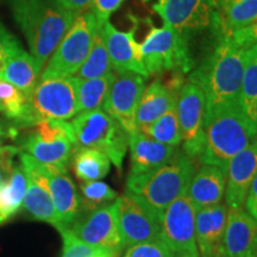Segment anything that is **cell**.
<instances>
[{
    "mask_svg": "<svg viewBox=\"0 0 257 257\" xmlns=\"http://www.w3.org/2000/svg\"><path fill=\"white\" fill-rule=\"evenodd\" d=\"M117 257H118V256H117Z\"/></svg>",
    "mask_w": 257,
    "mask_h": 257,
    "instance_id": "obj_50",
    "label": "cell"
},
{
    "mask_svg": "<svg viewBox=\"0 0 257 257\" xmlns=\"http://www.w3.org/2000/svg\"><path fill=\"white\" fill-rule=\"evenodd\" d=\"M0 224H2V220H0Z\"/></svg>",
    "mask_w": 257,
    "mask_h": 257,
    "instance_id": "obj_47",
    "label": "cell"
},
{
    "mask_svg": "<svg viewBox=\"0 0 257 257\" xmlns=\"http://www.w3.org/2000/svg\"><path fill=\"white\" fill-rule=\"evenodd\" d=\"M28 128L21 138V148L38 162L67 169L72 159L76 140L73 127L67 120L43 119Z\"/></svg>",
    "mask_w": 257,
    "mask_h": 257,
    "instance_id": "obj_8",
    "label": "cell"
},
{
    "mask_svg": "<svg viewBox=\"0 0 257 257\" xmlns=\"http://www.w3.org/2000/svg\"><path fill=\"white\" fill-rule=\"evenodd\" d=\"M11 4L31 55L44 68L78 14L63 9L54 0H17Z\"/></svg>",
    "mask_w": 257,
    "mask_h": 257,
    "instance_id": "obj_2",
    "label": "cell"
},
{
    "mask_svg": "<svg viewBox=\"0 0 257 257\" xmlns=\"http://www.w3.org/2000/svg\"><path fill=\"white\" fill-rule=\"evenodd\" d=\"M226 204L219 202L195 212V242L200 257H218L227 220Z\"/></svg>",
    "mask_w": 257,
    "mask_h": 257,
    "instance_id": "obj_21",
    "label": "cell"
},
{
    "mask_svg": "<svg viewBox=\"0 0 257 257\" xmlns=\"http://www.w3.org/2000/svg\"><path fill=\"white\" fill-rule=\"evenodd\" d=\"M100 29L92 11L78 15L72 27L51 54L41 74V80L74 76L92 48L96 31Z\"/></svg>",
    "mask_w": 257,
    "mask_h": 257,
    "instance_id": "obj_7",
    "label": "cell"
},
{
    "mask_svg": "<svg viewBox=\"0 0 257 257\" xmlns=\"http://www.w3.org/2000/svg\"><path fill=\"white\" fill-rule=\"evenodd\" d=\"M153 10L163 23L178 31H197L213 24L210 0H157Z\"/></svg>",
    "mask_w": 257,
    "mask_h": 257,
    "instance_id": "obj_17",
    "label": "cell"
},
{
    "mask_svg": "<svg viewBox=\"0 0 257 257\" xmlns=\"http://www.w3.org/2000/svg\"><path fill=\"white\" fill-rule=\"evenodd\" d=\"M119 202V229L124 248L161 239V223L133 195L124 193Z\"/></svg>",
    "mask_w": 257,
    "mask_h": 257,
    "instance_id": "obj_15",
    "label": "cell"
},
{
    "mask_svg": "<svg viewBox=\"0 0 257 257\" xmlns=\"http://www.w3.org/2000/svg\"><path fill=\"white\" fill-rule=\"evenodd\" d=\"M195 210L188 194L175 199L161 218V239L180 255L199 253L195 242Z\"/></svg>",
    "mask_w": 257,
    "mask_h": 257,
    "instance_id": "obj_13",
    "label": "cell"
},
{
    "mask_svg": "<svg viewBox=\"0 0 257 257\" xmlns=\"http://www.w3.org/2000/svg\"><path fill=\"white\" fill-rule=\"evenodd\" d=\"M239 105L250 120L256 124L257 106V44L245 50V62L242 87L239 94Z\"/></svg>",
    "mask_w": 257,
    "mask_h": 257,
    "instance_id": "obj_29",
    "label": "cell"
},
{
    "mask_svg": "<svg viewBox=\"0 0 257 257\" xmlns=\"http://www.w3.org/2000/svg\"><path fill=\"white\" fill-rule=\"evenodd\" d=\"M27 193V172L22 165H16L11 175L0 184V220L14 217L23 206Z\"/></svg>",
    "mask_w": 257,
    "mask_h": 257,
    "instance_id": "obj_28",
    "label": "cell"
},
{
    "mask_svg": "<svg viewBox=\"0 0 257 257\" xmlns=\"http://www.w3.org/2000/svg\"><path fill=\"white\" fill-rule=\"evenodd\" d=\"M54 2L63 9L80 15L92 8L93 0H54Z\"/></svg>",
    "mask_w": 257,
    "mask_h": 257,
    "instance_id": "obj_42",
    "label": "cell"
},
{
    "mask_svg": "<svg viewBox=\"0 0 257 257\" xmlns=\"http://www.w3.org/2000/svg\"><path fill=\"white\" fill-rule=\"evenodd\" d=\"M25 172H27V193L23 201L25 212L32 219L53 225L59 231L61 224L46 180L32 170L25 169Z\"/></svg>",
    "mask_w": 257,
    "mask_h": 257,
    "instance_id": "obj_24",
    "label": "cell"
},
{
    "mask_svg": "<svg viewBox=\"0 0 257 257\" xmlns=\"http://www.w3.org/2000/svg\"><path fill=\"white\" fill-rule=\"evenodd\" d=\"M21 154V149L14 146H0V184L6 181L14 169L16 155Z\"/></svg>",
    "mask_w": 257,
    "mask_h": 257,
    "instance_id": "obj_40",
    "label": "cell"
},
{
    "mask_svg": "<svg viewBox=\"0 0 257 257\" xmlns=\"http://www.w3.org/2000/svg\"><path fill=\"white\" fill-rule=\"evenodd\" d=\"M256 173L257 141L230 160L225 188V204L227 208H243L246 193Z\"/></svg>",
    "mask_w": 257,
    "mask_h": 257,
    "instance_id": "obj_19",
    "label": "cell"
},
{
    "mask_svg": "<svg viewBox=\"0 0 257 257\" xmlns=\"http://www.w3.org/2000/svg\"><path fill=\"white\" fill-rule=\"evenodd\" d=\"M72 168L80 181H98L110 173L111 161L98 150L76 147L72 155Z\"/></svg>",
    "mask_w": 257,
    "mask_h": 257,
    "instance_id": "obj_27",
    "label": "cell"
},
{
    "mask_svg": "<svg viewBox=\"0 0 257 257\" xmlns=\"http://www.w3.org/2000/svg\"><path fill=\"white\" fill-rule=\"evenodd\" d=\"M244 206H245L246 213L257 221V173L252 180L251 185H250L248 193H246Z\"/></svg>",
    "mask_w": 257,
    "mask_h": 257,
    "instance_id": "obj_41",
    "label": "cell"
},
{
    "mask_svg": "<svg viewBox=\"0 0 257 257\" xmlns=\"http://www.w3.org/2000/svg\"><path fill=\"white\" fill-rule=\"evenodd\" d=\"M76 147L98 150L110 159L118 172L128 149V135L114 118L102 108L80 112L70 121Z\"/></svg>",
    "mask_w": 257,
    "mask_h": 257,
    "instance_id": "obj_6",
    "label": "cell"
},
{
    "mask_svg": "<svg viewBox=\"0 0 257 257\" xmlns=\"http://www.w3.org/2000/svg\"><path fill=\"white\" fill-rule=\"evenodd\" d=\"M138 131L157 141V142L178 148L182 143V138L181 133H180L176 104L173 105L159 119L150 125L141 127Z\"/></svg>",
    "mask_w": 257,
    "mask_h": 257,
    "instance_id": "obj_32",
    "label": "cell"
},
{
    "mask_svg": "<svg viewBox=\"0 0 257 257\" xmlns=\"http://www.w3.org/2000/svg\"><path fill=\"white\" fill-rule=\"evenodd\" d=\"M178 92H174V89L162 83L160 80H155L146 87L136 111L138 130L154 123L173 105H175Z\"/></svg>",
    "mask_w": 257,
    "mask_h": 257,
    "instance_id": "obj_25",
    "label": "cell"
},
{
    "mask_svg": "<svg viewBox=\"0 0 257 257\" xmlns=\"http://www.w3.org/2000/svg\"><path fill=\"white\" fill-rule=\"evenodd\" d=\"M115 78L112 72L101 78L81 80L78 79V100L80 112L102 108L108 89Z\"/></svg>",
    "mask_w": 257,
    "mask_h": 257,
    "instance_id": "obj_30",
    "label": "cell"
},
{
    "mask_svg": "<svg viewBox=\"0 0 257 257\" xmlns=\"http://www.w3.org/2000/svg\"><path fill=\"white\" fill-rule=\"evenodd\" d=\"M21 165L46 180L61 224L59 231L70 227L81 211V195L73 180L69 178L67 169L38 162L24 153H21Z\"/></svg>",
    "mask_w": 257,
    "mask_h": 257,
    "instance_id": "obj_10",
    "label": "cell"
},
{
    "mask_svg": "<svg viewBox=\"0 0 257 257\" xmlns=\"http://www.w3.org/2000/svg\"><path fill=\"white\" fill-rule=\"evenodd\" d=\"M219 257H257V221L243 208L227 210Z\"/></svg>",
    "mask_w": 257,
    "mask_h": 257,
    "instance_id": "obj_18",
    "label": "cell"
},
{
    "mask_svg": "<svg viewBox=\"0 0 257 257\" xmlns=\"http://www.w3.org/2000/svg\"><path fill=\"white\" fill-rule=\"evenodd\" d=\"M78 113V78L44 79L28 98L24 115L16 123L19 127H29L43 119H72Z\"/></svg>",
    "mask_w": 257,
    "mask_h": 257,
    "instance_id": "obj_5",
    "label": "cell"
},
{
    "mask_svg": "<svg viewBox=\"0 0 257 257\" xmlns=\"http://www.w3.org/2000/svg\"><path fill=\"white\" fill-rule=\"evenodd\" d=\"M176 257H200V256H199V253H193V255H180Z\"/></svg>",
    "mask_w": 257,
    "mask_h": 257,
    "instance_id": "obj_44",
    "label": "cell"
},
{
    "mask_svg": "<svg viewBox=\"0 0 257 257\" xmlns=\"http://www.w3.org/2000/svg\"><path fill=\"white\" fill-rule=\"evenodd\" d=\"M256 127H257V106H256Z\"/></svg>",
    "mask_w": 257,
    "mask_h": 257,
    "instance_id": "obj_45",
    "label": "cell"
},
{
    "mask_svg": "<svg viewBox=\"0 0 257 257\" xmlns=\"http://www.w3.org/2000/svg\"><path fill=\"white\" fill-rule=\"evenodd\" d=\"M218 257H219V256H218Z\"/></svg>",
    "mask_w": 257,
    "mask_h": 257,
    "instance_id": "obj_49",
    "label": "cell"
},
{
    "mask_svg": "<svg viewBox=\"0 0 257 257\" xmlns=\"http://www.w3.org/2000/svg\"><path fill=\"white\" fill-rule=\"evenodd\" d=\"M226 188V170L217 166L204 165L193 175L187 194L195 210L221 202Z\"/></svg>",
    "mask_w": 257,
    "mask_h": 257,
    "instance_id": "obj_22",
    "label": "cell"
},
{
    "mask_svg": "<svg viewBox=\"0 0 257 257\" xmlns=\"http://www.w3.org/2000/svg\"><path fill=\"white\" fill-rule=\"evenodd\" d=\"M146 78L137 73L125 72L115 75L102 110L119 123L127 135L138 131L136 111L146 89Z\"/></svg>",
    "mask_w": 257,
    "mask_h": 257,
    "instance_id": "obj_14",
    "label": "cell"
},
{
    "mask_svg": "<svg viewBox=\"0 0 257 257\" xmlns=\"http://www.w3.org/2000/svg\"><path fill=\"white\" fill-rule=\"evenodd\" d=\"M119 253L120 252H118V251H107V252L102 253V255H99L96 257H117V256H119Z\"/></svg>",
    "mask_w": 257,
    "mask_h": 257,
    "instance_id": "obj_43",
    "label": "cell"
},
{
    "mask_svg": "<svg viewBox=\"0 0 257 257\" xmlns=\"http://www.w3.org/2000/svg\"><path fill=\"white\" fill-rule=\"evenodd\" d=\"M123 3L124 0H93L91 9L100 27L105 22L110 21L111 15L117 11Z\"/></svg>",
    "mask_w": 257,
    "mask_h": 257,
    "instance_id": "obj_39",
    "label": "cell"
},
{
    "mask_svg": "<svg viewBox=\"0 0 257 257\" xmlns=\"http://www.w3.org/2000/svg\"><path fill=\"white\" fill-rule=\"evenodd\" d=\"M236 46L246 50L257 44V19L248 27L232 32L229 36Z\"/></svg>",
    "mask_w": 257,
    "mask_h": 257,
    "instance_id": "obj_38",
    "label": "cell"
},
{
    "mask_svg": "<svg viewBox=\"0 0 257 257\" xmlns=\"http://www.w3.org/2000/svg\"><path fill=\"white\" fill-rule=\"evenodd\" d=\"M21 43L4 25L0 23V78L11 56L21 48Z\"/></svg>",
    "mask_w": 257,
    "mask_h": 257,
    "instance_id": "obj_37",
    "label": "cell"
},
{
    "mask_svg": "<svg viewBox=\"0 0 257 257\" xmlns=\"http://www.w3.org/2000/svg\"><path fill=\"white\" fill-rule=\"evenodd\" d=\"M245 50L230 37H221L207 62L193 73L191 81L205 94V119L229 106L239 104Z\"/></svg>",
    "mask_w": 257,
    "mask_h": 257,
    "instance_id": "obj_1",
    "label": "cell"
},
{
    "mask_svg": "<svg viewBox=\"0 0 257 257\" xmlns=\"http://www.w3.org/2000/svg\"><path fill=\"white\" fill-rule=\"evenodd\" d=\"M195 162L184 153H178L170 162L154 172L142 175H127L126 192L160 220L163 212L180 195L188 191Z\"/></svg>",
    "mask_w": 257,
    "mask_h": 257,
    "instance_id": "obj_3",
    "label": "cell"
},
{
    "mask_svg": "<svg viewBox=\"0 0 257 257\" xmlns=\"http://www.w3.org/2000/svg\"><path fill=\"white\" fill-rule=\"evenodd\" d=\"M130 149V173L142 175L161 168L170 162L178 154V148L157 142L141 131L128 135Z\"/></svg>",
    "mask_w": 257,
    "mask_h": 257,
    "instance_id": "obj_20",
    "label": "cell"
},
{
    "mask_svg": "<svg viewBox=\"0 0 257 257\" xmlns=\"http://www.w3.org/2000/svg\"><path fill=\"white\" fill-rule=\"evenodd\" d=\"M255 141L256 124L239 104L229 106L205 119L204 147L198 160L227 170L230 160Z\"/></svg>",
    "mask_w": 257,
    "mask_h": 257,
    "instance_id": "obj_4",
    "label": "cell"
},
{
    "mask_svg": "<svg viewBox=\"0 0 257 257\" xmlns=\"http://www.w3.org/2000/svg\"><path fill=\"white\" fill-rule=\"evenodd\" d=\"M108 57H110L112 69L117 74L133 72L148 78L149 73L144 66L141 57L140 43L135 38L137 24L135 23L128 31H120L111 24L110 21L105 22L100 27Z\"/></svg>",
    "mask_w": 257,
    "mask_h": 257,
    "instance_id": "obj_16",
    "label": "cell"
},
{
    "mask_svg": "<svg viewBox=\"0 0 257 257\" xmlns=\"http://www.w3.org/2000/svg\"><path fill=\"white\" fill-rule=\"evenodd\" d=\"M81 211L89 212L100 208L105 205L111 204L118 198L117 192L112 189L110 186L101 181H81Z\"/></svg>",
    "mask_w": 257,
    "mask_h": 257,
    "instance_id": "obj_33",
    "label": "cell"
},
{
    "mask_svg": "<svg viewBox=\"0 0 257 257\" xmlns=\"http://www.w3.org/2000/svg\"><path fill=\"white\" fill-rule=\"evenodd\" d=\"M205 94L198 83L189 80L179 89L176 112L184 142V153L198 159L202 152L205 138Z\"/></svg>",
    "mask_w": 257,
    "mask_h": 257,
    "instance_id": "obj_11",
    "label": "cell"
},
{
    "mask_svg": "<svg viewBox=\"0 0 257 257\" xmlns=\"http://www.w3.org/2000/svg\"><path fill=\"white\" fill-rule=\"evenodd\" d=\"M59 232L62 236L63 240L62 256L61 257H96L107 251H115V250L94 246L82 242V240L76 238L69 229H63Z\"/></svg>",
    "mask_w": 257,
    "mask_h": 257,
    "instance_id": "obj_35",
    "label": "cell"
},
{
    "mask_svg": "<svg viewBox=\"0 0 257 257\" xmlns=\"http://www.w3.org/2000/svg\"><path fill=\"white\" fill-rule=\"evenodd\" d=\"M149 32L140 43L141 57L149 75L175 68L186 72L191 68L193 62L189 57L186 32L166 24L157 28L149 22Z\"/></svg>",
    "mask_w": 257,
    "mask_h": 257,
    "instance_id": "obj_9",
    "label": "cell"
},
{
    "mask_svg": "<svg viewBox=\"0 0 257 257\" xmlns=\"http://www.w3.org/2000/svg\"><path fill=\"white\" fill-rule=\"evenodd\" d=\"M112 73V66L110 57H108L107 49H106L104 38H102L101 31L99 29L96 31L94 40H93L92 48L89 54L82 66L80 67L75 76L78 79L87 80L101 78Z\"/></svg>",
    "mask_w": 257,
    "mask_h": 257,
    "instance_id": "obj_31",
    "label": "cell"
},
{
    "mask_svg": "<svg viewBox=\"0 0 257 257\" xmlns=\"http://www.w3.org/2000/svg\"><path fill=\"white\" fill-rule=\"evenodd\" d=\"M28 98L16 86L0 78V113L9 119L21 120L27 108Z\"/></svg>",
    "mask_w": 257,
    "mask_h": 257,
    "instance_id": "obj_34",
    "label": "cell"
},
{
    "mask_svg": "<svg viewBox=\"0 0 257 257\" xmlns=\"http://www.w3.org/2000/svg\"><path fill=\"white\" fill-rule=\"evenodd\" d=\"M68 229L76 238L94 246L121 251L124 249L119 229L118 198L94 211L82 212Z\"/></svg>",
    "mask_w": 257,
    "mask_h": 257,
    "instance_id": "obj_12",
    "label": "cell"
},
{
    "mask_svg": "<svg viewBox=\"0 0 257 257\" xmlns=\"http://www.w3.org/2000/svg\"><path fill=\"white\" fill-rule=\"evenodd\" d=\"M0 146H2V142H0Z\"/></svg>",
    "mask_w": 257,
    "mask_h": 257,
    "instance_id": "obj_48",
    "label": "cell"
},
{
    "mask_svg": "<svg viewBox=\"0 0 257 257\" xmlns=\"http://www.w3.org/2000/svg\"><path fill=\"white\" fill-rule=\"evenodd\" d=\"M213 27L221 37L248 27L257 19V0H210Z\"/></svg>",
    "mask_w": 257,
    "mask_h": 257,
    "instance_id": "obj_23",
    "label": "cell"
},
{
    "mask_svg": "<svg viewBox=\"0 0 257 257\" xmlns=\"http://www.w3.org/2000/svg\"><path fill=\"white\" fill-rule=\"evenodd\" d=\"M42 70L43 66L21 47L9 60L2 78L21 89L29 98L40 82Z\"/></svg>",
    "mask_w": 257,
    "mask_h": 257,
    "instance_id": "obj_26",
    "label": "cell"
},
{
    "mask_svg": "<svg viewBox=\"0 0 257 257\" xmlns=\"http://www.w3.org/2000/svg\"><path fill=\"white\" fill-rule=\"evenodd\" d=\"M125 257H176V255L162 239H156L130 246Z\"/></svg>",
    "mask_w": 257,
    "mask_h": 257,
    "instance_id": "obj_36",
    "label": "cell"
},
{
    "mask_svg": "<svg viewBox=\"0 0 257 257\" xmlns=\"http://www.w3.org/2000/svg\"><path fill=\"white\" fill-rule=\"evenodd\" d=\"M14 2H17V0H11V3H14Z\"/></svg>",
    "mask_w": 257,
    "mask_h": 257,
    "instance_id": "obj_46",
    "label": "cell"
}]
</instances>
